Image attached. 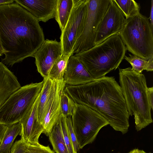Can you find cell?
Instances as JSON below:
<instances>
[{"mask_svg": "<svg viewBox=\"0 0 153 153\" xmlns=\"http://www.w3.org/2000/svg\"><path fill=\"white\" fill-rule=\"evenodd\" d=\"M0 38L6 51L1 62L11 66L32 57L45 40L39 21L15 2L0 5Z\"/></svg>", "mask_w": 153, "mask_h": 153, "instance_id": "6da1fadb", "label": "cell"}, {"mask_svg": "<svg viewBox=\"0 0 153 153\" xmlns=\"http://www.w3.org/2000/svg\"><path fill=\"white\" fill-rule=\"evenodd\" d=\"M64 91L76 103L86 105L102 116L114 130L126 134L129 115L120 85L105 76L85 84L66 85Z\"/></svg>", "mask_w": 153, "mask_h": 153, "instance_id": "7a4b0ae2", "label": "cell"}, {"mask_svg": "<svg viewBox=\"0 0 153 153\" xmlns=\"http://www.w3.org/2000/svg\"><path fill=\"white\" fill-rule=\"evenodd\" d=\"M119 70L120 86L127 109L130 116H134L135 129L138 131L153 122L146 78L131 67Z\"/></svg>", "mask_w": 153, "mask_h": 153, "instance_id": "3957f363", "label": "cell"}, {"mask_svg": "<svg viewBox=\"0 0 153 153\" xmlns=\"http://www.w3.org/2000/svg\"><path fill=\"white\" fill-rule=\"evenodd\" d=\"M126 49L118 35L112 36L89 49L75 54L94 79L105 75L119 66Z\"/></svg>", "mask_w": 153, "mask_h": 153, "instance_id": "277c9868", "label": "cell"}, {"mask_svg": "<svg viewBox=\"0 0 153 153\" xmlns=\"http://www.w3.org/2000/svg\"><path fill=\"white\" fill-rule=\"evenodd\" d=\"M126 19L120 33L126 49L146 60L153 58V29L149 18L140 12Z\"/></svg>", "mask_w": 153, "mask_h": 153, "instance_id": "5b68a950", "label": "cell"}, {"mask_svg": "<svg viewBox=\"0 0 153 153\" xmlns=\"http://www.w3.org/2000/svg\"><path fill=\"white\" fill-rule=\"evenodd\" d=\"M43 84V80L32 83L13 93L0 107V123L9 127L19 122L32 106Z\"/></svg>", "mask_w": 153, "mask_h": 153, "instance_id": "8992f818", "label": "cell"}, {"mask_svg": "<svg viewBox=\"0 0 153 153\" xmlns=\"http://www.w3.org/2000/svg\"><path fill=\"white\" fill-rule=\"evenodd\" d=\"M71 118L80 149L92 143L100 130L109 125L97 111L86 105L76 103Z\"/></svg>", "mask_w": 153, "mask_h": 153, "instance_id": "52a82bcc", "label": "cell"}, {"mask_svg": "<svg viewBox=\"0 0 153 153\" xmlns=\"http://www.w3.org/2000/svg\"><path fill=\"white\" fill-rule=\"evenodd\" d=\"M110 1L111 0H88L86 18L74 45V55L94 46L98 26Z\"/></svg>", "mask_w": 153, "mask_h": 153, "instance_id": "ba28073f", "label": "cell"}, {"mask_svg": "<svg viewBox=\"0 0 153 153\" xmlns=\"http://www.w3.org/2000/svg\"><path fill=\"white\" fill-rule=\"evenodd\" d=\"M73 1L71 13L60 37L62 55H74L73 48L86 16L88 0H73Z\"/></svg>", "mask_w": 153, "mask_h": 153, "instance_id": "9c48e42d", "label": "cell"}, {"mask_svg": "<svg viewBox=\"0 0 153 153\" xmlns=\"http://www.w3.org/2000/svg\"><path fill=\"white\" fill-rule=\"evenodd\" d=\"M126 22V19L120 10L114 0H111L98 26L94 46L102 43L112 36L119 35Z\"/></svg>", "mask_w": 153, "mask_h": 153, "instance_id": "30bf717a", "label": "cell"}, {"mask_svg": "<svg viewBox=\"0 0 153 153\" xmlns=\"http://www.w3.org/2000/svg\"><path fill=\"white\" fill-rule=\"evenodd\" d=\"M62 55L61 43L56 39L45 40L34 53L32 57L35 59L38 71L44 79L48 77L49 72L53 65Z\"/></svg>", "mask_w": 153, "mask_h": 153, "instance_id": "8fae6325", "label": "cell"}, {"mask_svg": "<svg viewBox=\"0 0 153 153\" xmlns=\"http://www.w3.org/2000/svg\"><path fill=\"white\" fill-rule=\"evenodd\" d=\"M39 95L31 108L19 122L22 128L20 135L21 139L28 144L31 145L39 143V139L44 130L42 126L37 118V109Z\"/></svg>", "mask_w": 153, "mask_h": 153, "instance_id": "7c38bea8", "label": "cell"}, {"mask_svg": "<svg viewBox=\"0 0 153 153\" xmlns=\"http://www.w3.org/2000/svg\"><path fill=\"white\" fill-rule=\"evenodd\" d=\"M15 2L28 11L39 22L54 18L57 0H16Z\"/></svg>", "mask_w": 153, "mask_h": 153, "instance_id": "4fadbf2b", "label": "cell"}, {"mask_svg": "<svg viewBox=\"0 0 153 153\" xmlns=\"http://www.w3.org/2000/svg\"><path fill=\"white\" fill-rule=\"evenodd\" d=\"M95 79L81 62L74 55L69 57L63 80L70 85L85 84Z\"/></svg>", "mask_w": 153, "mask_h": 153, "instance_id": "5bb4252c", "label": "cell"}, {"mask_svg": "<svg viewBox=\"0 0 153 153\" xmlns=\"http://www.w3.org/2000/svg\"><path fill=\"white\" fill-rule=\"evenodd\" d=\"M66 85V83L63 79L57 81L54 96L42 124L44 129L43 133L47 136L53 126L59 121L62 114L61 98Z\"/></svg>", "mask_w": 153, "mask_h": 153, "instance_id": "9a60e30c", "label": "cell"}, {"mask_svg": "<svg viewBox=\"0 0 153 153\" xmlns=\"http://www.w3.org/2000/svg\"><path fill=\"white\" fill-rule=\"evenodd\" d=\"M21 87L13 73L0 62V107L13 93Z\"/></svg>", "mask_w": 153, "mask_h": 153, "instance_id": "2e32d148", "label": "cell"}, {"mask_svg": "<svg viewBox=\"0 0 153 153\" xmlns=\"http://www.w3.org/2000/svg\"><path fill=\"white\" fill-rule=\"evenodd\" d=\"M43 84L39 95L37 106V118L42 125L48 107L55 93L57 81L48 77L44 79Z\"/></svg>", "mask_w": 153, "mask_h": 153, "instance_id": "e0dca14e", "label": "cell"}, {"mask_svg": "<svg viewBox=\"0 0 153 153\" xmlns=\"http://www.w3.org/2000/svg\"><path fill=\"white\" fill-rule=\"evenodd\" d=\"M73 5V0H57L54 18L58 24L61 31L67 22Z\"/></svg>", "mask_w": 153, "mask_h": 153, "instance_id": "ac0fdd59", "label": "cell"}, {"mask_svg": "<svg viewBox=\"0 0 153 153\" xmlns=\"http://www.w3.org/2000/svg\"><path fill=\"white\" fill-rule=\"evenodd\" d=\"M48 136L53 149L56 153H69L63 138L60 118Z\"/></svg>", "mask_w": 153, "mask_h": 153, "instance_id": "d6986e66", "label": "cell"}, {"mask_svg": "<svg viewBox=\"0 0 153 153\" xmlns=\"http://www.w3.org/2000/svg\"><path fill=\"white\" fill-rule=\"evenodd\" d=\"M20 123L13 124L8 127L0 144V153H10L14 140L21 131Z\"/></svg>", "mask_w": 153, "mask_h": 153, "instance_id": "ffe728a7", "label": "cell"}, {"mask_svg": "<svg viewBox=\"0 0 153 153\" xmlns=\"http://www.w3.org/2000/svg\"><path fill=\"white\" fill-rule=\"evenodd\" d=\"M129 56H125L124 59L131 65L132 70L137 74H142L143 71H153V58L146 60L135 55L129 54Z\"/></svg>", "mask_w": 153, "mask_h": 153, "instance_id": "44dd1931", "label": "cell"}, {"mask_svg": "<svg viewBox=\"0 0 153 153\" xmlns=\"http://www.w3.org/2000/svg\"><path fill=\"white\" fill-rule=\"evenodd\" d=\"M71 55H62L58 58L54 63L50 71L48 74L49 78L56 81L63 79L68 60Z\"/></svg>", "mask_w": 153, "mask_h": 153, "instance_id": "7402d4cb", "label": "cell"}, {"mask_svg": "<svg viewBox=\"0 0 153 153\" xmlns=\"http://www.w3.org/2000/svg\"><path fill=\"white\" fill-rule=\"evenodd\" d=\"M126 19L140 12V5L134 0H114Z\"/></svg>", "mask_w": 153, "mask_h": 153, "instance_id": "603a6c76", "label": "cell"}, {"mask_svg": "<svg viewBox=\"0 0 153 153\" xmlns=\"http://www.w3.org/2000/svg\"><path fill=\"white\" fill-rule=\"evenodd\" d=\"M75 103L64 91L61 96L60 105L62 114L65 117L71 116Z\"/></svg>", "mask_w": 153, "mask_h": 153, "instance_id": "cb8c5ba5", "label": "cell"}, {"mask_svg": "<svg viewBox=\"0 0 153 153\" xmlns=\"http://www.w3.org/2000/svg\"><path fill=\"white\" fill-rule=\"evenodd\" d=\"M66 118V117H64L61 114L60 117V121L61 129L65 142L69 153H78L74 149L71 140L68 135Z\"/></svg>", "mask_w": 153, "mask_h": 153, "instance_id": "d4e9b609", "label": "cell"}, {"mask_svg": "<svg viewBox=\"0 0 153 153\" xmlns=\"http://www.w3.org/2000/svg\"><path fill=\"white\" fill-rule=\"evenodd\" d=\"M25 153H55L48 146H45L39 143L36 145L28 144Z\"/></svg>", "mask_w": 153, "mask_h": 153, "instance_id": "484cf974", "label": "cell"}, {"mask_svg": "<svg viewBox=\"0 0 153 153\" xmlns=\"http://www.w3.org/2000/svg\"><path fill=\"white\" fill-rule=\"evenodd\" d=\"M66 120L68 135L71 140L74 149L78 153L80 149L72 127L71 116H69L66 117Z\"/></svg>", "mask_w": 153, "mask_h": 153, "instance_id": "4316f807", "label": "cell"}, {"mask_svg": "<svg viewBox=\"0 0 153 153\" xmlns=\"http://www.w3.org/2000/svg\"><path fill=\"white\" fill-rule=\"evenodd\" d=\"M28 144L21 138L13 143L10 153H25Z\"/></svg>", "mask_w": 153, "mask_h": 153, "instance_id": "83f0119b", "label": "cell"}, {"mask_svg": "<svg viewBox=\"0 0 153 153\" xmlns=\"http://www.w3.org/2000/svg\"><path fill=\"white\" fill-rule=\"evenodd\" d=\"M147 94L149 101L152 110L153 109V87H148Z\"/></svg>", "mask_w": 153, "mask_h": 153, "instance_id": "f1b7e54d", "label": "cell"}, {"mask_svg": "<svg viewBox=\"0 0 153 153\" xmlns=\"http://www.w3.org/2000/svg\"><path fill=\"white\" fill-rule=\"evenodd\" d=\"M8 127L6 125L0 123V144Z\"/></svg>", "mask_w": 153, "mask_h": 153, "instance_id": "f546056e", "label": "cell"}, {"mask_svg": "<svg viewBox=\"0 0 153 153\" xmlns=\"http://www.w3.org/2000/svg\"><path fill=\"white\" fill-rule=\"evenodd\" d=\"M151 9L149 17V21L152 28L153 29V0L151 1Z\"/></svg>", "mask_w": 153, "mask_h": 153, "instance_id": "4dcf8cb0", "label": "cell"}, {"mask_svg": "<svg viewBox=\"0 0 153 153\" xmlns=\"http://www.w3.org/2000/svg\"><path fill=\"white\" fill-rule=\"evenodd\" d=\"M15 2L14 0H0V5L13 3Z\"/></svg>", "mask_w": 153, "mask_h": 153, "instance_id": "1f68e13d", "label": "cell"}, {"mask_svg": "<svg viewBox=\"0 0 153 153\" xmlns=\"http://www.w3.org/2000/svg\"><path fill=\"white\" fill-rule=\"evenodd\" d=\"M6 53L5 51L3 48L1 42L0 38V57Z\"/></svg>", "mask_w": 153, "mask_h": 153, "instance_id": "d6a6232c", "label": "cell"}, {"mask_svg": "<svg viewBox=\"0 0 153 153\" xmlns=\"http://www.w3.org/2000/svg\"><path fill=\"white\" fill-rule=\"evenodd\" d=\"M141 150L138 149H134L131 150L128 153H141Z\"/></svg>", "mask_w": 153, "mask_h": 153, "instance_id": "836d02e7", "label": "cell"}, {"mask_svg": "<svg viewBox=\"0 0 153 153\" xmlns=\"http://www.w3.org/2000/svg\"><path fill=\"white\" fill-rule=\"evenodd\" d=\"M140 152L141 153H151V152H146L143 150H141Z\"/></svg>", "mask_w": 153, "mask_h": 153, "instance_id": "e575fe53", "label": "cell"}, {"mask_svg": "<svg viewBox=\"0 0 153 153\" xmlns=\"http://www.w3.org/2000/svg\"><path fill=\"white\" fill-rule=\"evenodd\" d=\"M118 153H119V152H118Z\"/></svg>", "mask_w": 153, "mask_h": 153, "instance_id": "d590c367", "label": "cell"}]
</instances>
